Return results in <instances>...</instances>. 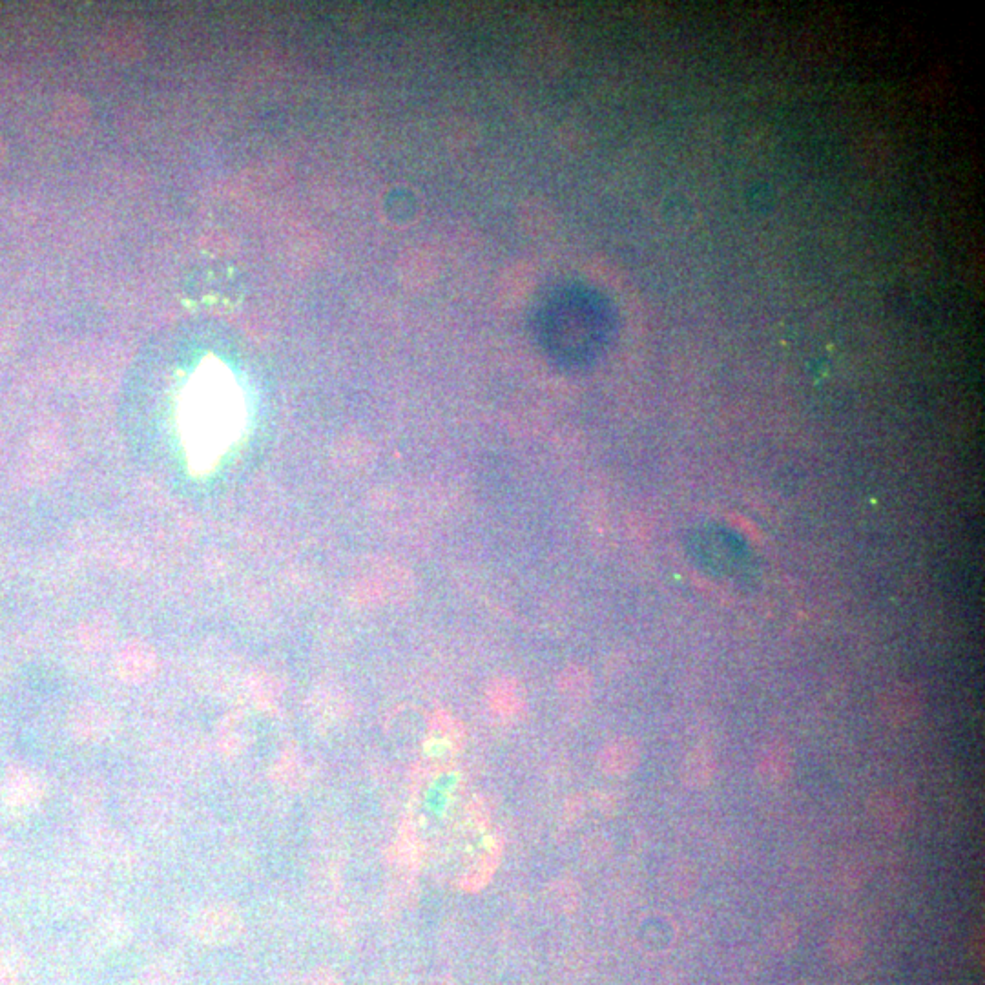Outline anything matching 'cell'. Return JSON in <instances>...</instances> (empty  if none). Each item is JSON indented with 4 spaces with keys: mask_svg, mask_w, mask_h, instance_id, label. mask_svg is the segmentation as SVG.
Masks as SVG:
<instances>
[{
    "mask_svg": "<svg viewBox=\"0 0 985 985\" xmlns=\"http://www.w3.org/2000/svg\"><path fill=\"white\" fill-rule=\"evenodd\" d=\"M500 852H502V843L495 845V847L489 851L488 856H486L484 860L480 861L475 869H471V871L467 872L466 880H464V887H466V891H480V887H484V885L489 882L491 874H493L495 867H497Z\"/></svg>",
    "mask_w": 985,
    "mask_h": 985,
    "instance_id": "ba28073f",
    "label": "cell"
},
{
    "mask_svg": "<svg viewBox=\"0 0 985 985\" xmlns=\"http://www.w3.org/2000/svg\"><path fill=\"white\" fill-rule=\"evenodd\" d=\"M551 892H553V903L560 905L562 911H571L579 902L577 887L570 880H562V882L557 883Z\"/></svg>",
    "mask_w": 985,
    "mask_h": 985,
    "instance_id": "9c48e42d",
    "label": "cell"
},
{
    "mask_svg": "<svg viewBox=\"0 0 985 985\" xmlns=\"http://www.w3.org/2000/svg\"><path fill=\"white\" fill-rule=\"evenodd\" d=\"M796 756L785 741H770L759 750L756 757V770L765 785L779 787L792 778Z\"/></svg>",
    "mask_w": 985,
    "mask_h": 985,
    "instance_id": "7a4b0ae2",
    "label": "cell"
},
{
    "mask_svg": "<svg viewBox=\"0 0 985 985\" xmlns=\"http://www.w3.org/2000/svg\"><path fill=\"white\" fill-rule=\"evenodd\" d=\"M716 772V754H712L708 748L699 747L686 754L683 759L681 778L688 787L703 788L714 781Z\"/></svg>",
    "mask_w": 985,
    "mask_h": 985,
    "instance_id": "8992f818",
    "label": "cell"
},
{
    "mask_svg": "<svg viewBox=\"0 0 985 985\" xmlns=\"http://www.w3.org/2000/svg\"><path fill=\"white\" fill-rule=\"evenodd\" d=\"M865 947V934L858 923L843 920L836 923L830 931L827 942L829 958L838 965H851L858 962Z\"/></svg>",
    "mask_w": 985,
    "mask_h": 985,
    "instance_id": "277c9868",
    "label": "cell"
},
{
    "mask_svg": "<svg viewBox=\"0 0 985 985\" xmlns=\"http://www.w3.org/2000/svg\"><path fill=\"white\" fill-rule=\"evenodd\" d=\"M641 763V748L632 739L612 741L599 754V767L604 774L623 778L632 774Z\"/></svg>",
    "mask_w": 985,
    "mask_h": 985,
    "instance_id": "5b68a950",
    "label": "cell"
},
{
    "mask_svg": "<svg viewBox=\"0 0 985 985\" xmlns=\"http://www.w3.org/2000/svg\"><path fill=\"white\" fill-rule=\"evenodd\" d=\"M692 551L703 568L712 573L732 577L747 571V544L732 531L723 528L701 529L694 537Z\"/></svg>",
    "mask_w": 985,
    "mask_h": 985,
    "instance_id": "6da1fadb",
    "label": "cell"
},
{
    "mask_svg": "<svg viewBox=\"0 0 985 985\" xmlns=\"http://www.w3.org/2000/svg\"><path fill=\"white\" fill-rule=\"evenodd\" d=\"M869 814L878 829L896 832L911 820V803L896 790H880L869 801Z\"/></svg>",
    "mask_w": 985,
    "mask_h": 985,
    "instance_id": "3957f363",
    "label": "cell"
},
{
    "mask_svg": "<svg viewBox=\"0 0 985 985\" xmlns=\"http://www.w3.org/2000/svg\"><path fill=\"white\" fill-rule=\"evenodd\" d=\"M799 940V923L794 916H779L768 925L767 942L776 953L792 951Z\"/></svg>",
    "mask_w": 985,
    "mask_h": 985,
    "instance_id": "52a82bcc",
    "label": "cell"
},
{
    "mask_svg": "<svg viewBox=\"0 0 985 985\" xmlns=\"http://www.w3.org/2000/svg\"><path fill=\"white\" fill-rule=\"evenodd\" d=\"M438 985H455V984H453L451 980H442V982H440V984Z\"/></svg>",
    "mask_w": 985,
    "mask_h": 985,
    "instance_id": "30bf717a",
    "label": "cell"
}]
</instances>
